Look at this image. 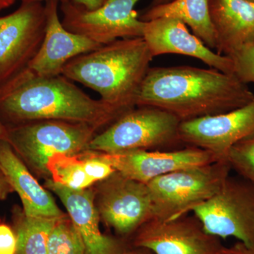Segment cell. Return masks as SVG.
<instances>
[{
  "label": "cell",
  "mask_w": 254,
  "mask_h": 254,
  "mask_svg": "<svg viewBox=\"0 0 254 254\" xmlns=\"http://www.w3.org/2000/svg\"><path fill=\"white\" fill-rule=\"evenodd\" d=\"M254 98L234 74L190 66L150 68L137 95L136 106L160 108L181 122L242 108Z\"/></svg>",
  "instance_id": "cell-1"
},
{
  "label": "cell",
  "mask_w": 254,
  "mask_h": 254,
  "mask_svg": "<svg viewBox=\"0 0 254 254\" xmlns=\"http://www.w3.org/2000/svg\"><path fill=\"white\" fill-rule=\"evenodd\" d=\"M153 59L142 37L123 38L73 58L62 75L97 92L107 104L127 112L136 107Z\"/></svg>",
  "instance_id": "cell-2"
},
{
  "label": "cell",
  "mask_w": 254,
  "mask_h": 254,
  "mask_svg": "<svg viewBox=\"0 0 254 254\" xmlns=\"http://www.w3.org/2000/svg\"><path fill=\"white\" fill-rule=\"evenodd\" d=\"M0 108L18 121L58 120L87 124L98 128L111 125L126 113L103 100L93 99L63 75H33L1 95Z\"/></svg>",
  "instance_id": "cell-3"
},
{
  "label": "cell",
  "mask_w": 254,
  "mask_h": 254,
  "mask_svg": "<svg viewBox=\"0 0 254 254\" xmlns=\"http://www.w3.org/2000/svg\"><path fill=\"white\" fill-rule=\"evenodd\" d=\"M136 107L95 135L86 150L120 153L134 150H175L184 145L179 135L181 121L177 117L155 107Z\"/></svg>",
  "instance_id": "cell-4"
},
{
  "label": "cell",
  "mask_w": 254,
  "mask_h": 254,
  "mask_svg": "<svg viewBox=\"0 0 254 254\" xmlns=\"http://www.w3.org/2000/svg\"><path fill=\"white\" fill-rule=\"evenodd\" d=\"M46 28V6L23 1L0 17V97L33 76L29 65L39 50Z\"/></svg>",
  "instance_id": "cell-5"
},
{
  "label": "cell",
  "mask_w": 254,
  "mask_h": 254,
  "mask_svg": "<svg viewBox=\"0 0 254 254\" xmlns=\"http://www.w3.org/2000/svg\"><path fill=\"white\" fill-rule=\"evenodd\" d=\"M232 170L226 160L178 170L148 182L153 219L170 220L188 215L220 190Z\"/></svg>",
  "instance_id": "cell-6"
},
{
  "label": "cell",
  "mask_w": 254,
  "mask_h": 254,
  "mask_svg": "<svg viewBox=\"0 0 254 254\" xmlns=\"http://www.w3.org/2000/svg\"><path fill=\"white\" fill-rule=\"evenodd\" d=\"M97 129L87 124L41 120L7 131V140L35 172L50 177V160L57 155L81 154Z\"/></svg>",
  "instance_id": "cell-7"
},
{
  "label": "cell",
  "mask_w": 254,
  "mask_h": 254,
  "mask_svg": "<svg viewBox=\"0 0 254 254\" xmlns=\"http://www.w3.org/2000/svg\"><path fill=\"white\" fill-rule=\"evenodd\" d=\"M192 213L210 235L234 237L254 247V185L245 179L230 175L220 190Z\"/></svg>",
  "instance_id": "cell-8"
},
{
  "label": "cell",
  "mask_w": 254,
  "mask_h": 254,
  "mask_svg": "<svg viewBox=\"0 0 254 254\" xmlns=\"http://www.w3.org/2000/svg\"><path fill=\"white\" fill-rule=\"evenodd\" d=\"M95 203L100 220L127 240L154 215L148 185L116 171L99 182Z\"/></svg>",
  "instance_id": "cell-9"
},
{
  "label": "cell",
  "mask_w": 254,
  "mask_h": 254,
  "mask_svg": "<svg viewBox=\"0 0 254 254\" xmlns=\"http://www.w3.org/2000/svg\"><path fill=\"white\" fill-rule=\"evenodd\" d=\"M140 0H106L88 11L72 1L61 3L64 27L103 46L123 38L143 37L145 22L134 8Z\"/></svg>",
  "instance_id": "cell-10"
},
{
  "label": "cell",
  "mask_w": 254,
  "mask_h": 254,
  "mask_svg": "<svg viewBox=\"0 0 254 254\" xmlns=\"http://www.w3.org/2000/svg\"><path fill=\"white\" fill-rule=\"evenodd\" d=\"M131 244L154 254H219L224 247L221 239L208 234L190 214L170 220L152 219L138 229Z\"/></svg>",
  "instance_id": "cell-11"
},
{
  "label": "cell",
  "mask_w": 254,
  "mask_h": 254,
  "mask_svg": "<svg viewBox=\"0 0 254 254\" xmlns=\"http://www.w3.org/2000/svg\"><path fill=\"white\" fill-rule=\"evenodd\" d=\"M179 135L185 146L196 147L226 160L232 146L254 136V98L227 113L181 122Z\"/></svg>",
  "instance_id": "cell-12"
},
{
  "label": "cell",
  "mask_w": 254,
  "mask_h": 254,
  "mask_svg": "<svg viewBox=\"0 0 254 254\" xmlns=\"http://www.w3.org/2000/svg\"><path fill=\"white\" fill-rule=\"evenodd\" d=\"M95 153L98 158L109 163L115 171L145 184L178 170L223 160L210 152L193 146L170 150H134L120 153Z\"/></svg>",
  "instance_id": "cell-13"
},
{
  "label": "cell",
  "mask_w": 254,
  "mask_h": 254,
  "mask_svg": "<svg viewBox=\"0 0 254 254\" xmlns=\"http://www.w3.org/2000/svg\"><path fill=\"white\" fill-rule=\"evenodd\" d=\"M47 190L58 195L64 205L81 237L88 254H124L131 242L120 237L105 235L100 228V218L95 203V193L90 189L73 190L47 179Z\"/></svg>",
  "instance_id": "cell-14"
},
{
  "label": "cell",
  "mask_w": 254,
  "mask_h": 254,
  "mask_svg": "<svg viewBox=\"0 0 254 254\" xmlns=\"http://www.w3.org/2000/svg\"><path fill=\"white\" fill-rule=\"evenodd\" d=\"M57 0L46 1V28L41 48L29 65L34 76L54 77L62 75L65 65L79 55L99 48L101 45L66 29L60 21Z\"/></svg>",
  "instance_id": "cell-15"
},
{
  "label": "cell",
  "mask_w": 254,
  "mask_h": 254,
  "mask_svg": "<svg viewBox=\"0 0 254 254\" xmlns=\"http://www.w3.org/2000/svg\"><path fill=\"white\" fill-rule=\"evenodd\" d=\"M142 38L153 58L166 54L185 55L199 60L222 72L234 74L233 63L229 57L215 53L176 18L146 21Z\"/></svg>",
  "instance_id": "cell-16"
},
{
  "label": "cell",
  "mask_w": 254,
  "mask_h": 254,
  "mask_svg": "<svg viewBox=\"0 0 254 254\" xmlns=\"http://www.w3.org/2000/svg\"><path fill=\"white\" fill-rule=\"evenodd\" d=\"M0 170L19 195L23 213L29 216L61 218L64 213L49 191L38 183L7 139L0 141Z\"/></svg>",
  "instance_id": "cell-17"
},
{
  "label": "cell",
  "mask_w": 254,
  "mask_h": 254,
  "mask_svg": "<svg viewBox=\"0 0 254 254\" xmlns=\"http://www.w3.org/2000/svg\"><path fill=\"white\" fill-rule=\"evenodd\" d=\"M217 53L229 56L254 43V2L248 0H208Z\"/></svg>",
  "instance_id": "cell-18"
},
{
  "label": "cell",
  "mask_w": 254,
  "mask_h": 254,
  "mask_svg": "<svg viewBox=\"0 0 254 254\" xmlns=\"http://www.w3.org/2000/svg\"><path fill=\"white\" fill-rule=\"evenodd\" d=\"M173 18L190 26L195 36L210 49L216 48V37L210 18L208 0H173L166 4L150 6L139 16L142 21Z\"/></svg>",
  "instance_id": "cell-19"
},
{
  "label": "cell",
  "mask_w": 254,
  "mask_h": 254,
  "mask_svg": "<svg viewBox=\"0 0 254 254\" xmlns=\"http://www.w3.org/2000/svg\"><path fill=\"white\" fill-rule=\"evenodd\" d=\"M59 219L29 216L23 210L16 212L13 230L17 240V254H47L50 235Z\"/></svg>",
  "instance_id": "cell-20"
},
{
  "label": "cell",
  "mask_w": 254,
  "mask_h": 254,
  "mask_svg": "<svg viewBox=\"0 0 254 254\" xmlns=\"http://www.w3.org/2000/svg\"><path fill=\"white\" fill-rule=\"evenodd\" d=\"M48 171L51 180L73 190L89 189L95 182L87 175L79 156L57 155L50 160Z\"/></svg>",
  "instance_id": "cell-21"
},
{
  "label": "cell",
  "mask_w": 254,
  "mask_h": 254,
  "mask_svg": "<svg viewBox=\"0 0 254 254\" xmlns=\"http://www.w3.org/2000/svg\"><path fill=\"white\" fill-rule=\"evenodd\" d=\"M47 254H88L69 217L59 219L50 235Z\"/></svg>",
  "instance_id": "cell-22"
},
{
  "label": "cell",
  "mask_w": 254,
  "mask_h": 254,
  "mask_svg": "<svg viewBox=\"0 0 254 254\" xmlns=\"http://www.w3.org/2000/svg\"><path fill=\"white\" fill-rule=\"evenodd\" d=\"M226 160L238 176L254 185V136L232 146Z\"/></svg>",
  "instance_id": "cell-23"
},
{
  "label": "cell",
  "mask_w": 254,
  "mask_h": 254,
  "mask_svg": "<svg viewBox=\"0 0 254 254\" xmlns=\"http://www.w3.org/2000/svg\"><path fill=\"white\" fill-rule=\"evenodd\" d=\"M234 66V75L242 83H254V43L245 45L229 55Z\"/></svg>",
  "instance_id": "cell-24"
},
{
  "label": "cell",
  "mask_w": 254,
  "mask_h": 254,
  "mask_svg": "<svg viewBox=\"0 0 254 254\" xmlns=\"http://www.w3.org/2000/svg\"><path fill=\"white\" fill-rule=\"evenodd\" d=\"M78 156L83 162L87 175L95 182L103 181L115 172L109 163L98 158L94 151L85 150Z\"/></svg>",
  "instance_id": "cell-25"
},
{
  "label": "cell",
  "mask_w": 254,
  "mask_h": 254,
  "mask_svg": "<svg viewBox=\"0 0 254 254\" xmlns=\"http://www.w3.org/2000/svg\"><path fill=\"white\" fill-rule=\"evenodd\" d=\"M0 254H17V240L13 228L0 224Z\"/></svg>",
  "instance_id": "cell-26"
},
{
  "label": "cell",
  "mask_w": 254,
  "mask_h": 254,
  "mask_svg": "<svg viewBox=\"0 0 254 254\" xmlns=\"http://www.w3.org/2000/svg\"><path fill=\"white\" fill-rule=\"evenodd\" d=\"M219 254H254V247L239 241L231 247H224Z\"/></svg>",
  "instance_id": "cell-27"
},
{
  "label": "cell",
  "mask_w": 254,
  "mask_h": 254,
  "mask_svg": "<svg viewBox=\"0 0 254 254\" xmlns=\"http://www.w3.org/2000/svg\"><path fill=\"white\" fill-rule=\"evenodd\" d=\"M71 1L88 11H93L103 6L106 0H71Z\"/></svg>",
  "instance_id": "cell-28"
},
{
  "label": "cell",
  "mask_w": 254,
  "mask_h": 254,
  "mask_svg": "<svg viewBox=\"0 0 254 254\" xmlns=\"http://www.w3.org/2000/svg\"><path fill=\"white\" fill-rule=\"evenodd\" d=\"M12 190V188L10 186L4 174L0 170V199H5L7 195Z\"/></svg>",
  "instance_id": "cell-29"
},
{
  "label": "cell",
  "mask_w": 254,
  "mask_h": 254,
  "mask_svg": "<svg viewBox=\"0 0 254 254\" xmlns=\"http://www.w3.org/2000/svg\"><path fill=\"white\" fill-rule=\"evenodd\" d=\"M124 254H154L151 251L147 250V249L142 248V247H132L127 252Z\"/></svg>",
  "instance_id": "cell-30"
},
{
  "label": "cell",
  "mask_w": 254,
  "mask_h": 254,
  "mask_svg": "<svg viewBox=\"0 0 254 254\" xmlns=\"http://www.w3.org/2000/svg\"><path fill=\"white\" fill-rule=\"evenodd\" d=\"M15 0H0V11L14 4Z\"/></svg>",
  "instance_id": "cell-31"
},
{
  "label": "cell",
  "mask_w": 254,
  "mask_h": 254,
  "mask_svg": "<svg viewBox=\"0 0 254 254\" xmlns=\"http://www.w3.org/2000/svg\"><path fill=\"white\" fill-rule=\"evenodd\" d=\"M4 139H7V131L0 122V141Z\"/></svg>",
  "instance_id": "cell-32"
},
{
  "label": "cell",
  "mask_w": 254,
  "mask_h": 254,
  "mask_svg": "<svg viewBox=\"0 0 254 254\" xmlns=\"http://www.w3.org/2000/svg\"><path fill=\"white\" fill-rule=\"evenodd\" d=\"M173 0H153L150 6H157V5L166 4Z\"/></svg>",
  "instance_id": "cell-33"
},
{
  "label": "cell",
  "mask_w": 254,
  "mask_h": 254,
  "mask_svg": "<svg viewBox=\"0 0 254 254\" xmlns=\"http://www.w3.org/2000/svg\"><path fill=\"white\" fill-rule=\"evenodd\" d=\"M22 1H42L43 0H22ZM46 1H48V0H46ZM57 1H59L60 3L66 2V1H71V0H57Z\"/></svg>",
  "instance_id": "cell-34"
},
{
  "label": "cell",
  "mask_w": 254,
  "mask_h": 254,
  "mask_svg": "<svg viewBox=\"0 0 254 254\" xmlns=\"http://www.w3.org/2000/svg\"><path fill=\"white\" fill-rule=\"evenodd\" d=\"M248 1H252V2H254V0H248Z\"/></svg>",
  "instance_id": "cell-35"
}]
</instances>
